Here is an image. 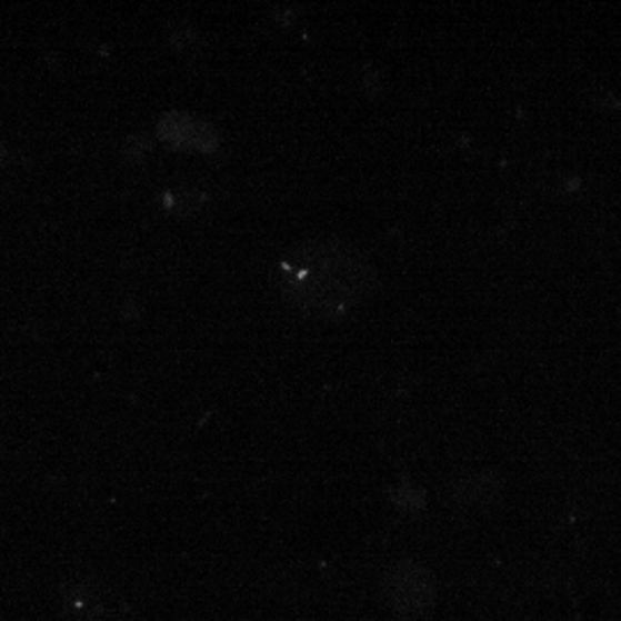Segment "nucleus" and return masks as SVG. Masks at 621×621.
I'll use <instances>...</instances> for the list:
<instances>
[{"label":"nucleus","instance_id":"1","mask_svg":"<svg viewBox=\"0 0 621 621\" xmlns=\"http://www.w3.org/2000/svg\"><path fill=\"white\" fill-rule=\"evenodd\" d=\"M281 283L300 307L322 315H341L369 296L375 272L341 242H313L283 260Z\"/></svg>","mask_w":621,"mask_h":621},{"label":"nucleus","instance_id":"2","mask_svg":"<svg viewBox=\"0 0 621 621\" xmlns=\"http://www.w3.org/2000/svg\"><path fill=\"white\" fill-rule=\"evenodd\" d=\"M159 137L176 148L214 152L219 146V137L214 127L203 120H193L184 113H169L159 122Z\"/></svg>","mask_w":621,"mask_h":621},{"label":"nucleus","instance_id":"3","mask_svg":"<svg viewBox=\"0 0 621 621\" xmlns=\"http://www.w3.org/2000/svg\"><path fill=\"white\" fill-rule=\"evenodd\" d=\"M3 154H6V150H3V146H0V161H3Z\"/></svg>","mask_w":621,"mask_h":621}]
</instances>
